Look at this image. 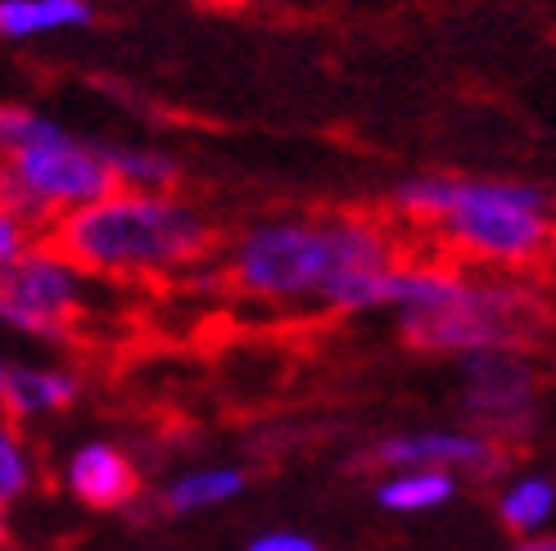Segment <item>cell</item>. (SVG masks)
<instances>
[{
  "mask_svg": "<svg viewBox=\"0 0 556 551\" xmlns=\"http://www.w3.org/2000/svg\"><path fill=\"white\" fill-rule=\"evenodd\" d=\"M407 254L399 222L376 213H294L249 222L227 249L236 294L286 312H376L384 271Z\"/></svg>",
  "mask_w": 556,
  "mask_h": 551,
  "instance_id": "1",
  "label": "cell"
},
{
  "mask_svg": "<svg viewBox=\"0 0 556 551\" xmlns=\"http://www.w3.org/2000/svg\"><path fill=\"white\" fill-rule=\"evenodd\" d=\"M394 217L430 231L443 258L489 276H539L552 254V190L525 177L412 172L394 185Z\"/></svg>",
  "mask_w": 556,
  "mask_h": 551,
  "instance_id": "2",
  "label": "cell"
},
{
  "mask_svg": "<svg viewBox=\"0 0 556 551\" xmlns=\"http://www.w3.org/2000/svg\"><path fill=\"white\" fill-rule=\"evenodd\" d=\"M46 240L91 281H163L200 267L213 249V222L200 204L150 190H109L54 222Z\"/></svg>",
  "mask_w": 556,
  "mask_h": 551,
  "instance_id": "3",
  "label": "cell"
},
{
  "mask_svg": "<svg viewBox=\"0 0 556 551\" xmlns=\"http://www.w3.org/2000/svg\"><path fill=\"white\" fill-rule=\"evenodd\" d=\"M109 190L114 172L100 141H87L37 108L0 104V195L33 231H50Z\"/></svg>",
  "mask_w": 556,
  "mask_h": 551,
  "instance_id": "4",
  "label": "cell"
},
{
  "mask_svg": "<svg viewBox=\"0 0 556 551\" xmlns=\"http://www.w3.org/2000/svg\"><path fill=\"white\" fill-rule=\"evenodd\" d=\"M552 303L539 276H489L457 267L426 312L403 317V339L434 357L534 353L547 339Z\"/></svg>",
  "mask_w": 556,
  "mask_h": 551,
  "instance_id": "5",
  "label": "cell"
},
{
  "mask_svg": "<svg viewBox=\"0 0 556 551\" xmlns=\"http://www.w3.org/2000/svg\"><path fill=\"white\" fill-rule=\"evenodd\" d=\"M91 308V276L41 235L0 271V325L37 344H68Z\"/></svg>",
  "mask_w": 556,
  "mask_h": 551,
  "instance_id": "6",
  "label": "cell"
},
{
  "mask_svg": "<svg viewBox=\"0 0 556 551\" xmlns=\"http://www.w3.org/2000/svg\"><path fill=\"white\" fill-rule=\"evenodd\" d=\"M466 430L493 438L503 452L530 444L543 421V371L530 353H484L462 362Z\"/></svg>",
  "mask_w": 556,
  "mask_h": 551,
  "instance_id": "7",
  "label": "cell"
},
{
  "mask_svg": "<svg viewBox=\"0 0 556 551\" xmlns=\"http://www.w3.org/2000/svg\"><path fill=\"white\" fill-rule=\"evenodd\" d=\"M511 452H503L493 438L466 430V425H426V430H399L371 444L367 465L376 471H448L457 479L476 475H503Z\"/></svg>",
  "mask_w": 556,
  "mask_h": 551,
  "instance_id": "8",
  "label": "cell"
},
{
  "mask_svg": "<svg viewBox=\"0 0 556 551\" xmlns=\"http://www.w3.org/2000/svg\"><path fill=\"white\" fill-rule=\"evenodd\" d=\"M64 492L91 511H123L141 492V465L114 438H87L64 457Z\"/></svg>",
  "mask_w": 556,
  "mask_h": 551,
  "instance_id": "9",
  "label": "cell"
},
{
  "mask_svg": "<svg viewBox=\"0 0 556 551\" xmlns=\"http://www.w3.org/2000/svg\"><path fill=\"white\" fill-rule=\"evenodd\" d=\"M81 398V375L60 362H10L5 394H0V411L18 425L64 417V411Z\"/></svg>",
  "mask_w": 556,
  "mask_h": 551,
  "instance_id": "10",
  "label": "cell"
},
{
  "mask_svg": "<svg viewBox=\"0 0 556 551\" xmlns=\"http://www.w3.org/2000/svg\"><path fill=\"white\" fill-rule=\"evenodd\" d=\"M96 18L91 0H0V41H46Z\"/></svg>",
  "mask_w": 556,
  "mask_h": 551,
  "instance_id": "11",
  "label": "cell"
},
{
  "mask_svg": "<svg viewBox=\"0 0 556 551\" xmlns=\"http://www.w3.org/2000/svg\"><path fill=\"white\" fill-rule=\"evenodd\" d=\"M497 525L516 538H534L547 534L552 515H556V479L543 471H516L511 479L497 484Z\"/></svg>",
  "mask_w": 556,
  "mask_h": 551,
  "instance_id": "12",
  "label": "cell"
},
{
  "mask_svg": "<svg viewBox=\"0 0 556 551\" xmlns=\"http://www.w3.org/2000/svg\"><path fill=\"white\" fill-rule=\"evenodd\" d=\"M244 484H249V475L240 465H190V471H181L163 484V511L168 515L222 511L240 498Z\"/></svg>",
  "mask_w": 556,
  "mask_h": 551,
  "instance_id": "13",
  "label": "cell"
},
{
  "mask_svg": "<svg viewBox=\"0 0 556 551\" xmlns=\"http://www.w3.org/2000/svg\"><path fill=\"white\" fill-rule=\"evenodd\" d=\"M457 475L448 471H384L376 484V507L389 515H430L457 498Z\"/></svg>",
  "mask_w": 556,
  "mask_h": 551,
  "instance_id": "14",
  "label": "cell"
},
{
  "mask_svg": "<svg viewBox=\"0 0 556 551\" xmlns=\"http://www.w3.org/2000/svg\"><path fill=\"white\" fill-rule=\"evenodd\" d=\"M109 172H114V190H150V195H173L181 185V163L173 150L159 145H104Z\"/></svg>",
  "mask_w": 556,
  "mask_h": 551,
  "instance_id": "15",
  "label": "cell"
},
{
  "mask_svg": "<svg viewBox=\"0 0 556 551\" xmlns=\"http://www.w3.org/2000/svg\"><path fill=\"white\" fill-rule=\"evenodd\" d=\"M37 475H41V465L33 452V438H27L18 421H10L0 411V507L23 502L37 488Z\"/></svg>",
  "mask_w": 556,
  "mask_h": 551,
  "instance_id": "16",
  "label": "cell"
},
{
  "mask_svg": "<svg viewBox=\"0 0 556 551\" xmlns=\"http://www.w3.org/2000/svg\"><path fill=\"white\" fill-rule=\"evenodd\" d=\"M33 240H37V231L27 227L23 217L10 208V200H5V195H0V271H5V267H10V262H14V258H18Z\"/></svg>",
  "mask_w": 556,
  "mask_h": 551,
  "instance_id": "17",
  "label": "cell"
},
{
  "mask_svg": "<svg viewBox=\"0 0 556 551\" xmlns=\"http://www.w3.org/2000/svg\"><path fill=\"white\" fill-rule=\"evenodd\" d=\"M321 542H313L308 534H294V529H267L249 542L244 551H317Z\"/></svg>",
  "mask_w": 556,
  "mask_h": 551,
  "instance_id": "18",
  "label": "cell"
},
{
  "mask_svg": "<svg viewBox=\"0 0 556 551\" xmlns=\"http://www.w3.org/2000/svg\"><path fill=\"white\" fill-rule=\"evenodd\" d=\"M511 551H556V542H552V534H534V538H516Z\"/></svg>",
  "mask_w": 556,
  "mask_h": 551,
  "instance_id": "19",
  "label": "cell"
},
{
  "mask_svg": "<svg viewBox=\"0 0 556 551\" xmlns=\"http://www.w3.org/2000/svg\"><path fill=\"white\" fill-rule=\"evenodd\" d=\"M10 538H14V520H10V507H0V551L10 547Z\"/></svg>",
  "mask_w": 556,
  "mask_h": 551,
  "instance_id": "20",
  "label": "cell"
},
{
  "mask_svg": "<svg viewBox=\"0 0 556 551\" xmlns=\"http://www.w3.org/2000/svg\"><path fill=\"white\" fill-rule=\"evenodd\" d=\"M5 375H10V362H5V353H0V394H5Z\"/></svg>",
  "mask_w": 556,
  "mask_h": 551,
  "instance_id": "21",
  "label": "cell"
},
{
  "mask_svg": "<svg viewBox=\"0 0 556 551\" xmlns=\"http://www.w3.org/2000/svg\"><path fill=\"white\" fill-rule=\"evenodd\" d=\"M317 551H326V547H317Z\"/></svg>",
  "mask_w": 556,
  "mask_h": 551,
  "instance_id": "22",
  "label": "cell"
},
{
  "mask_svg": "<svg viewBox=\"0 0 556 551\" xmlns=\"http://www.w3.org/2000/svg\"><path fill=\"white\" fill-rule=\"evenodd\" d=\"M5 551H10V547H5Z\"/></svg>",
  "mask_w": 556,
  "mask_h": 551,
  "instance_id": "23",
  "label": "cell"
}]
</instances>
